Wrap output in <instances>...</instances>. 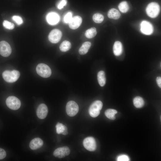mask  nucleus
I'll use <instances>...</instances> for the list:
<instances>
[{
    "label": "nucleus",
    "mask_w": 161,
    "mask_h": 161,
    "mask_svg": "<svg viewBox=\"0 0 161 161\" xmlns=\"http://www.w3.org/2000/svg\"><path fill=\"white\" fill-rule=\"evenodd\" d=\"M91 44V43L89 41L84 42L79 49V53L81 55L86 54L90 48Z\"/></svg>",
    "instance_id": "obj_17"
},
{
    "label": "nucleus",
    "mask_w": 161,
    "mask_h": 161,
    "mask_svg": "<svg viewBox=\"0 0 161 161\" xmlns=\"http://www.w3.org/2000/svg\"><path fill=\"white\" fill-rule=\"evenodd\" d=\"M6 103L7 107L10 109L13 110L18 109L21 106L20 100L14 96L8 97L6 99Z\"/></svg>",
    "instance_id": "obj_5"
},
{
    "label": "nucleus",
    "mask_w": 161,
    "mask_h": 161,
    "mask_svg": "<svg viewBox=\"0 0 161 161\" xmlns=\"http://www.w3.org/2000/svg\"><path fill=\"white\" fill-rule=\"evenodd\" d=\"M117 160L118 161H129L130 160V159L127 155L121 154L117 157Z\"/></svg>",
    "instance_id": "obj_29"
},
{
    "label": "nucleus",
    "mask_w": 161,
    "mask_h": 161,
    "mask_svg": "<svg viewBox=\"0 0 161 161\" xmlns=\"http://www.w3.org/2000/svg\"><path fill=\"white\" fill-rule=\"evenodd\" d=\"M71 44L70 42L68 41H64L61 44L59 48L62 52H66L69 50L71 48Z\"/></svg>",
    "instance_id": "obj_21"
},
{
    "label": "nucleus",
    "mask_w": 161,
    "mask_h": 161,
    "mask_svg": "<svg viewBox=\"0 0 161 161\" xmlns=\"http://www.w3.org/2000/svg\"><path fill=\"white\" fill-rule=\"evenodd\" d=\"M72 18V13L71 12L67 13L64 17V22L66 23H69Z\"/></svg>",
    "instance_id": "obj_30"
},
{
    "label": "nucleus",
    "mask_w": 161,
    "mask_h": 161,
    "mask_svg": "<svg viewBox=\"0 0 161 161\" xmlns=\"http://www.w3.org/2000/svg\"><path fill=\"white\" fill-rule=\"evenodd\" d=\"M36 71L39 75L44 78L50 77L52 73L51 69L49 66L43 63H40L37 65L36 67Z\"/></svg>",
    "instance_id": "obj_4"
},
{
    "label": "nucleus",
    "mask_w": 161,
    "mask_h": 161,
    "mask_svg": "<svg viewBox=\"0 0 161 161\" xmlns=\"http://www.w3.org/2000/svg\"><path fill=\"white\" fill-rule=\"evenodd\" d=\"M48 113V109L45 104L42 103L38 106L36 110V114L39 118L44 119L47 117Z\"/></svg>",
    "instance_id": "obj_12"
},
{
    "label": "nucleus",
    "mask_w": 161,
    "mask_h": 161,
    "mask_svg": "<svg viewBox=\"0 0 161 161\" xmlns=\"http://www.w3.org/2000/svg\"><path fill=\"white\" fill-rule=\"evenodd\" d=\"M43 144V140L39 138H35L30 141L29 146L32 150H34L40 148Z\"/></svg>",
    "instance_id": "obj_15"
},
{
    "label": "nucleus",
    "mask_w": 161,
    "mask_h": 161,
    "mask_svg": "<svg viewBox=\"0 0 161 161\" xmlns=\"http://www.w3.org/2000/svg\"><path fill=\"white\" fill-rule=\"evenodd\" d=\"M12 49L10 44L5 41L0 42V54L2 56L7 57L11 53Z\"/></svg>",
    "instance_id": "obj_9"
},
{
    "label": "nucleus",
    "mask_w": 161,
    "mask_h": 161,
    "mask_svg": "<svg viewBox=\"0 0 161 161\" xmlns=\"http://www.w3.org/2000/svg\"><path fill=\"white\" fill-rule=\"evenodd\" d=\"M48 23L51 25H55L59 21V17L58 15L55 12L49 13L46 17Z\"/></svg>",
    "instance_id": "obj_14"
},
{
    "label": "nucleus",
    "mask_w": 161,
    "mask_h": 161,
    "mask_svg": "<svg viewBox=\"0 0 161 161\" xmlns=\"http://www.w3.org/2000/svg\"><path fill=\"white\" fill-rule=\"evenodd\" d=\"M83 145L86 150L91 151H94L97 148L96 141L94 138L92 137L85 138L83 141Z\"/></svg>",
    "instance_id": "obj_7"
},
{
    "label": "nucleus",
    "mask_w": 161,
    "mask_h": 161,
    "mask_svg": "<svg viewBox=\"0 0 161 161\" xmlns=\"http://www.w3.org/2000/svg\"><path fill=\"white\" fill-rule=\"evenodd\" d=\"M66 127L63 124L58 122L55 126L57 133L58 134H62L64 131Z\"/></svg>",
    "instance_id": "obj_26"
},
{
    "label": "nucleus",
    "mask_w": 161,
    "mask_h": 161,
    "mask_svg": "<svg viewBox=\"0 0 161 161\" xmlns=\"http://www.w3.org/2000/svg\"><path fill=\"white\" fill-rule=\"evenodd\" d=\"M146 13L148 16L154 18L159 14L160 11L159 4L156 2H152L147 5L146 9Z\"/></svg>",
    "instance_id": "obj_3"
},
{
    "label": "nucleus",
    "mask_w": 161,
    "mask_h": 161,
    "mask_svg": "<svg viewBox=\"0 0 161 161\" xmlns=\"http://www.w3.org/2000/svg\"><path fill=\"white\" fill-rule=\"evenodd\" d=\"M120 10L123 13H126L129 10V7L127 2L123 1L121 2L118 6Z\"/></svg>",
    "instance_id": "obj_24"
},
{
    "label": "nucleus",
    "mask_w": 161,
    "mask_h": 161,
    "mask_svg": "<svg viewBox=\"0 0 161 161\" xmlns=\"http://www.w3.org/2000/svg\"><path fill=\"white\" fill-rule=\"evenodd\" d=\"M113 51L116 56H119L122 53L123 47L121 42L118 41H116L113 45Z\"/></svg>",
    "instance_id": "obj_16"
},
{
    "label": "nucleus",
    "mask_w": 161,
    "mask_h": 161,
    "mask_svg": "<svg viewBox=\"0 0 161 161\" xmlns=\"http://www.w3.org/2000/svg\"><path fill=\"white\" fill-rule=\"evenodd\" d=\"M107 16L110 18L117 19L120 17V13L117 10L112 8L110 9L108 11Z\"/></svg>",
    "instance_id": "obj_18"
},
{
    "label": "nucleus",
    "mask_w": 161,
    "mask_h": 161,
    "mask_svg": "<svg viewBox=\"0 0 161 161\" xmlns=\"http://www.w3.org/2000/svg\"><path fill=\"white\" fill-rule=\"evenodd\" d=\"M63 135H66L68 134V131H64L62 133Z\"/></svg>",
    "instance_id": "obj_34"
},
{
    "label": "nucleus",
    "mask_w": 161,
    "mask_h": 161,
    "mask_svg": "<svg viewBox=\"0 0 161 161\" xmlns=\"http://www.w3.org/2000/svg\"><path fill=\"white\" fill-rule=\"evenodd\" d=\"M6 153L5 151L0 148V160L4 159L6 156Z\"/></svg>",
    "instance_id": "obj_32"
},
{
    "label": "nucleus",
    "mask_w": 161,
    "mask_h": 161,
    "mask_svg": "<svg viewBox=\"0 0 161 161\" xmlns=\"http://www.w3.org/2000/svg\"><path fill=\"white\" fill-rule=\"evenodd\" d=\"M97 78L100 86H104L106 83V78L104 72L103 71L99 72L97 73Z\"/></svg>",
    "instance_id": "obj_19"
},
{
    "label": "nucleus",
    "mask_w": 161,
    "mask_h": 161,
    "mask_svg": "<svg viewBox=\"0 0 161 161\" xmlns=\"http://www.w3.org/2000/svg\"><path fill=\"white\" fill-rule=\"evenodd\" d=\"M82 21L81 17L79 16H76L72 18L69 23V28L72 30L78 28L81 24Z\"/></svg>",
    "instance_id": "obj_13"
},
{
    "label": "nucleus",
    "mask_w": 161,
    "mask_h": 161,
    "mask_svg": "<svg viewBox=\"0 0 161 161\" xmlns=\"http://www.w3.org/2000/svg\"><path fill=\"white\" fill-rule=\"evenodd\" d=\"M117 113V111L114 109H108L105 112V114L108 118L112 120L115 119V114Z\"/></svg>",
    "instance_id": "obj_23"
},
{
    "label": "nucleus",
    "mask_w": 161,
    "mask_h": 161,
    "mask_svg": "<svg viewBox=\"0 0 161 161\" xmlns=\"http://www.w3.org/2000/svg\"><path fill=\"white\" fill-rule=\"evenodd\" d=\"M12 19L18 25H20L23 23L22 19L21 17L18 16H13L12 17Z\"/></svg>",
    "instance_id": "obj_28"
},
{
    "label": "nucleus",
    "mask_w": 161,
    "mask_h": 161,
    "mask_svg": "<svg viewBox=\"0 0 161 161\" xmlns=\"http://www.w3.org/2000/svg\"><path fill=\"white\" fill-rule=\"evenodd\" d=\"M140 30L143 34L146 35L151 34L153 32V28L152 25L148 21H143L140 24Z\"/></svg>",
    "instance_id": "obj_11"
},
{
    "label": "nucleus",
    "mask_w": 161,
    "mask_h": 161,
    "mask_svg": "<svg viewBox=\"0 0 161 161\" xmlns=\"http://www.w3.org/2000/svg\"><path fill=\"white\" fill-rule=\"evenodd\" d=\"M97 34L96 29L95 27H92L87 30L85 33L86 37L88 38H94Z\"/></svg>",
    "instance_id": "obj_22"
},
{
    "label": "nucleus",
    "mask_w": 161,
    "mask_h": 161,
    "mask_svg": "<svg viewBox=\"0 0 161 161\" xmlns=\"http://www.w3.org/2000/svg\"><path fill=\"white\" fill-rule=\"evenodd\" d=\"M133 102L134 106L137 108L143 107L144 104L143 99L140 96H137L134 97L133 100Z\"/></svg>",
    "instance_id": "obj_20"
},
{
    "label": "nucleus",
    "mask_w": 161,
    "mask_h": 161,
    "mask_svg": "<svg viewBox=\"0 0 161 161\" xmlns=\"http://www.w3.org/2000/svg\"><path fill=\"white\" fill-rule=\"evenodd\" d=\"M62 36V32L57 29L52 30L49 34V40L52 43H57L59 42Z\"/></svg>",
    "instance_id": "obj_8"
},
{
    "label": "nucleus",
    "mask_w": 161,
    "mask_h": 161,
    "mask_svg": "<svg viewBox=\"0 0 161 161\" xmlns=\"http://www.w3.org/2000/svg\"><path fill=\"white\" fill-rule=\"evenodd\" d=\"M3 24L5 28L9 30L13 29L15 27L13 23L7 20H4L3 22Z\"/></svg>",
    "instance_id": "obj_27"
},
{
    "label": "nucleus",
    "mask_w": 161,
    "mask_h": 161,
    "mask_svg": "<svg viewBox=\"0 0 161 161\" xmlns=\"http://www.w3.org/2000/svg\"><path fill=\"white\" fill-rule=\"evenodd\" d=\"M156 82L158 86L160 87H161V78L160 77H158L157 78Z\"/></svg>",
    "instance_id": "obj_33"
},
{
    "label": "nucleus",
    "mask_w": 161,
    "mask_h": 161,
    "mask_svg": "<svg viewBox=\"0 0 161 161\" xmlns=\"http://www.w3.org/2000/svg\"><path fill=\"white\" fill-rule=\"evenodd\" d=\"M92 19L95 23H100L103 21L104 17L102 14L97 13L94 14L93 16Z\"/></svg>",
    "instance_id": "obj_25"
},
{
    "label": "nucleus",
    "mask_w": 161,
    "mask_h": 161,
    "mask_svg": "<svg viewBox=\"0 0 161 161\" xmlns=\"http://www.w3.org/2000/svg\"><path fill=\"white\" fill-rule=\"evenodd\" d=\"M67 3L66 0H61L58 4L57 7L59 9H61L66 5Z\"/></svg>",
    "instance_id": "obj_31"
},
{
    "label": "nucleus",
    "mask_w": 161,
    "mask_h": 161,
    "mask_svg": "<svg viewBox=\"0 0 161 161\" xmlns=\"http://www.w3.org/2000/svg\"><path fill=\"white\" fill-rule=\"evenodd\" d=\"M20 76L19 72L16 70H5L2 73V77L7 82L12 83L16 81Z\"/></svg>",
    "instance_id": "obj_1"
},
{
    "label": "nucleus",
    "mask_w": 161,
    "mask_h": 161,
    "mask_svg": "<svg viewBox=\"0 0 161 161\" xmlns=\"http://www.w3.org/2000/svg\"><path fill=\"white\" fill-rule=\"evenodd\" d=\"M103 106V103L100 100H97L94 102L89 109V112L90 116L93 117H95L98 116Z\"/></svg>",
    "instance_id": "obj_2"
},
{
    "label": "nucleus",
    "mask_w": 161,
    "mask_h": 161,
    "mask_svg": "<svg viewBox=\"0 0 161 161\" xmlns=\"http://www.w3.org/2000/svg\"><path fill=\"white\" fill-rule=\"evenodd\" d=\"M70 150L67 146H63L56 149L53 152V155L56 157L61 158L68 155Z\"/></svg>",
    "instance_id": "obj_10"
},
{
    "label": "nucleus",
    "mask_w": 161,
    "mask_h": 161,
    "mask_svg": "<svg viewBox=\"0 0 161 161\" xmlns=\"http://www.w3.org/2000/svg\"><path fill=\"white\" fill-rule=\"evenodd\" d=\"M79 111V107L78 104L73 101H70L66 106V112L67 114L70 117L75 115Z\"/></svg>",
    "instance_id": "obj_6"
}]
</instances>
